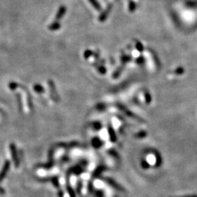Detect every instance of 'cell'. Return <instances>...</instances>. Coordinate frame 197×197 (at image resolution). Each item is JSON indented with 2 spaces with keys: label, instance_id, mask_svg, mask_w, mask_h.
Returning a JSON list of instances; mask_svg holds the SVG:
<instances>
[{
  "label": "cell",
  "instance_id": "obj_2",
  "mask_svg": "<svg viewBox=\"0 0 197 197\" xmlns=\"http://www.w3.org/2000/svg\"><path fill=\"white\" fill-rule=\"evenodd\" d=\"M155 158H156V164H155V167H158L161 165V163H162V158H161V155L158 152H155Z\"/></svg>",
  "mask_w": 197,
  "mask_h": 197
},
{
  "label": "cell",
  "instance_id": "obj_5",
  "mask_svg": "<svg viewBox=\"0 0 197 197\" xmlns=\"http://www.w3.org/2000/svg\"><path fill=\"white\" fill-rule=\"evenodd\" d=\"M141 166L143 169H148V167H149V164H147V161H142Z\"/></svg>",
  "mask_w": 197,
  "mask_h": 197
},
{
  "label": "cell",
  "instance_id": "obj_1",
  "mask_svg": "<svg viewBox=\"0 0 197 197\" xmlns=\"http://www.w3.org/2000/svg\"><path fill=\"white\" fill-rule=\"evenodd\" d=\"M104 180H106V182L108 183V184H110V185L113 186V188H115L118 189V190H120V191H124V189H123L122 188H121V186L118 184V183H115V181L113 180L112 179H110V178H106L105 179H104Z\"/></svg>",
  "mask_w": 197,
  "mask_h": 197
},
{
  "label": "cell",
  "instance_id": "obj_6",
  "mask_svg": "<svg viewBox=\"0 0 197 197\" xmlns=\"http://www.w3.org/2000/svg\"><path fill=\"white\" fill-rule=\"evenodd\" d=\"M172 197H197V195L190 194V195H185V196H172Z\"/></svg>",
  "mask_w": 197,
  "mask_h": 197
},
{
  "label": "cell",
  "instance_id": "obj_4",
  "mask_svg": "<svg viewBox=\"0 0 197 197\" xmlns=\"http://www.w3.org/2000/svg\"><path fill=\"white\" fill-rule=\"evenodd\" d=\"M93 145L96 148H98L101 146V142L98 139H94V141L93 142Z\"/></svg>",
  "mask_w": 197,
  "mask_h": 197
},
{
  "label": "cell",
  "instance_id": "obj_3",
  "mask_svg": "<svg viewBox=\"0 0 197 197\" xmlns=\"http://www.w3.org/2000/svg\"><path fill=\"white\" fill-rule=\"evenodd\" d=\"M104 169H105V167H98V168L95 170L94 173H93V176H94L95 178H97V177H98L100 175H101V173L104 170Z\"/></svg>",
  "mask_w": 197,
  "mask_h": 197
}]
</instances>
